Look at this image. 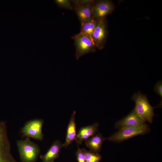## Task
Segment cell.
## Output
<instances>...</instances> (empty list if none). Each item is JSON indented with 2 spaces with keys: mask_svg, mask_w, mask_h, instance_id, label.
Masks as SVG:
<instances>
[{
  "mask_svg": "<svg viewBox=\"0 0 162 162\" xmlns=\"http://www.w3.org/2000/svg\"><path fill=\"white\" fill-rule=\"evenodd\" d=\"M20 158L22 162H35L40 153L38 145L26 137L16 142Z\"/></svg>",
  "mask_w": 162,
  "mask_h": 162,
  "instance_id": "cell-1",
  "label": "cell"
},
{
  "mask_svg": "<svg viewBox=\"0 0 162 162\" xmlns=\"http://www.w3.org/2000/svg\"><path fill=\"white\" fill-rule=\"evenodd\" d=\"M132 99L135 102L134 110L137 114L145 122L152 123L155 115L154 108L150 104L147 96L139 92L134 94Z\"/></svg>",
  "mask_w": 162,
  "mask_h": 162,
  "instance_id": "cell-2",
  "label": "cell"
},
{
  "mask_svg": "<svg viewBox=\"0 0 162 162\" xmlns=\"http://www.w3.org/2000/svg\"><path fill=\"white\" fill-rule=\"evenodd\" d=\"M150 130L145 123L136 126L125 127L120 129L112 135L107 140L112 141L120 142L134 136L148 133Z\"/></svg>",
  "mask_w": 162,
  "mask_h": 162,
  "instance_id": "cell-3",
  "label": "cell"
},
{
  "mask_svg": "<svg viewBox=\"0 0 162 162\" xmlns=\"http://www.w3.org/2000/svg\"><path fill=\"white\" fill-rule=\"evenodd\" d=\"M6 121L0 122V162H17L13 156Z\"/></svg>",
  "mask_w": 162,
  "mask_h": 162,
  "instance_id": "cell-4",
  "label": "cell"
},
{
  "mask_svg": "<svg viewBox=\"0 0 162 162\" xmlns=\"http://www.w3.org/2000/svg\"><path fill=\"white\" fill-rule=\"evenodd\" d=\"M72 38L74 42L76 59L87 54L96 51V47L91 37L80 32Z\"/></svg>",
  "mask_w": 162,
  "mask_h": 162,
  "instance_id": "cell-5",
  "label": "cell"
},
{
  "mask_svg": "<svg viewBox=\"0 0 162 162\" xmlns=\"http://www.w3.org/2000/svg\"><path fill=\"white\" fill-rule=\"evenodd\" d=\"M44 123V120L41 119L36 118L28 121L21 130L22 136L38 140H43L44 134L42 128Z\"/></svg>",
  "mask_w": 162,
  "mask_h": 162,
  "instance_id": "cell-6",
  "label": "cell"
},
{
  "mask_svg": "<svg viewBox=\"0 0 162 162\" xmlns=\"http://www.w3.org/2000/svg\"><path fill=\"white\" fill-rule=\"evenodd\" d=\"M107 35L108 28L106 18L99 20L91 36L96 48L101 50L104 47Z\"/></svg>",
  "mask_w": 162,
  "mask_h": 162,
  "instance_id": "cell-7",
  "label": "cell"
},
{
  "mask_svg": "<svg viewBox=\"0 0 162 162\" xmlns=\"http://www.w3.org/2000/svg\"><path fill=\"white\" fill-rule=\"evenodd\" d=\"M114 4L110 1L102 0L96 1L93 6V18L98 20L105 19L114 10Z\"/></svg>",
  "mask_w": 162,
  "mask_h": 162,
  "instance_id": "cell-8",
  "label": "cell"
},
{
  "mask_svg": "<svg viewBox=\"0 0 162 162\" xmlns=\"http://www.w3.org/2000/svg\"><path fill=\"white\" fill-rule=\"evenodd\" d=\"M145 123L134 109L129 114L117 122L115 127L118 129L136 126Z\"/></svg>",
  "mask_w": 162,
  "mask_h": 162,
  "instance_id": "cell-9",
  "label": "cell"
},
{
  "mask_svg": "<svg viewBox=\"0 0 162 162\" xmlns=\"http://www.w3.org/2000/svg\"><path fill=\"white\" fill-rule=\"evenodd\" d=\"M63 146V144L59 140L54 141L46 154L40 156L42 162H54L58 157L61 150Z\"/></svg>",
  "mask_w": 162,
  "mask_h": 162,
  "instance_id": "cell-10",
  "label": "cell"
},
{
  "mask_svg": "<svg viewBox=\"0 0 162 162\" xmlns=\"http://www.w3.org/2000/svg\"><path fill=\"white\" fill-rule=\"evenodd\" d=\"M98 124L95 123L92 125L81 128L79 130L75 140L79 144H81L84 141L95 135L98 131Z\"/></svg>",
  "mask_w": 162,
  "mask_h": 162,
  "instance_id": "cell-11",
  "label": "cell"
},
{
  "mask_svg": "<svg viewBox=\"0 0 162 162\" xmlns=\"http://www.w3.org/2000/svg\"><path fill=\"white\" fill-rule=\"evenodd\" d=\"M94 5H82L74 7L81 25L93 18L92 8Z\"/></svg>",
  "mask_w": 162,
  "mask_h": 162,
  "instance_id": "cell-12",
  "label": "cell"
},
{
  "mask_svg": "<svg viewBox=\"0 0 162 162\" xmlns=\"http://www.w3.org/2000/svg\"><path fill=\"white\" fill-rule=\"evenodd\" d=\"M75 111H74L68 126L64 146L67 148L75 140L76 136V125L75 121Z\"/></svg>",
  "mask_w": 162,
  "mask_h": 162,
  "instance_id": "cell-13",
  "label": "cell"
},
{
  "mask_svg": "<svg viewBox=\"0 0 162 162\" xmlns=\"http://www.w3.org/2000/svg\"><path fill=\"white\" fill-rule=\"evenodd\" d=\"M105 140L102 135L98 133L85 140L87 146L90 151L98 153L101 148L103 142Z\"/></svg>",
  "mask_w": 162,
  "mask_h": 162,
  "instance_id": "cell-14",
  "label": "cell"
},
{
  "mask_svg": "<svg viewBox=\"0 0 162 162\" xmlns=\"http://www.w3.org/2000/svg\"><path fill=\"white\" fill-rule=\"evenodd\" d=\"M99 20L92 18L81 25L80 32L91 37L94 30L98 24Z\"/></svg>",
  "mask_w": 162,
  "mask_h": 162,
  "instance_id": "cell-15",
  "label": "cell"
},
{
  "mask_svg": "<svg viewBox=\"0 0 162 162\" xmlns=\"http://www.w3.org/2000/svg\"><path fill=\"white\" fill-rule=\"evenodd\" d=\"M81 149L86 162H99L100 160L101 156L98 153L88 151L84 148Z\"/></svg>",
  "mask_w": 162,
  "mask_h": 162,
  "instance_id": "cell-16",
  "label": "cell"
},
{
  "mask_svg": "<svg viewBox=\"0 0 162 162\" xmlns=\"http://www.w3.org/2000/svg\"><path fill=\"white\" fill-rule=\"evenodd\" d=\"M55 3L60 8L72 10L73 6L71 1L69 0H55Z\"/></svg>",
  "mask_w": 162,
  "mask_h": 162,
  "instance_id": "cell-17",
  "label": "cell"
},
{
  "mask_svg": "<svg viewBox=\"0 0 162 162\" xmlns=\"http://www.w3.org/2000/svg\"><path fill=\"white\" fill-rule=\"evenodd\" d=\"M74 7L82 5H93L96 1L93 0H75L71 1Z\"/></svg>",
  "mask_w": 162,
  "mask_h": 162,
  "instance_id": "cell-18",
  "label": "cell"
},
{
  "mask_svg": "<svg viewBox=\"0 0 162 162\" xmlns=\"http://www.w3.org/2000/svg\"><path fill=\"white\" fill-rule=\"evenodd\" d=\"M76 155L78 162H86L85 158L82 149H80L78 146L77 150L76 153Z\"/></svg>",
  "mask_w": 162,
  "mask_h": 162,
  "instance_id": "cell-19",
  "label": "cell"
},
{
  "mask_svg": "<svg viewBox=\"0 0 162 162\" xmlns=\"http://www.w3.org/2000/svg\"><path fill=\"white\" fill-rule=\"evenodd\" d=\"M154 90L162 98V81H158L155 84Z\"/></svg>",
  "mask_w": 162,
  "mask_h": 162,
  "instance_id": "cell-20",
  "label": "cell"
}]
</instances>
